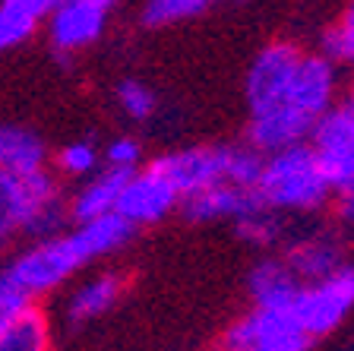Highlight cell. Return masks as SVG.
Here are the masks:
<instances>
[{
    "instance_id": "cell-25",
    "label": "cell",
    "mask_w": 354,
    "mask_h": 351,
    "mask_svg": "<svg viewBox=\"0 0 354 351\" xmlns=\"http://www.w3.org/2000/svg\"><path fill=\"white\" fill-rule=\"evenodd\" d=\"M0 3H7V7H13V10H19V13L32 16V19L41 26V22L51 16V10L57 7L60 0H0Z\"/></svg>"
},
{
    "instance_id": "cell-24",
    "label": "cell",
    "mask_w": 354,
    "mask_h": 351,
    "mask_svg": "<svg viewBox=\"0 0 354 351\" xmlns=\"http://www.w3.org/2000/svg\"><path fill=\"white\" fill-rule=\"evenodd\" d=\"M102 168L133 174L142 168V143L136 136H114L102 146Z\"/></svg>"
},
{
    "instance_id": "cell-11",
    "label": "cell",
    "mask_w": 354,
    "mask_h": 351,
    "mask_svg": "<svg viewBox=\"0 0 354 351\" xmlns=\"http://www.w3.org/2000/svg\"><path fill=\"white\" fill-rule=\"evenodd\" d=\"M127 288H130V278L120 269H102L95 276L76 282L73 291L66 294L64 300V320L80 330V326H88V323L102 320L104 314L118 307L124 300Z\"/></svg>"
},
{
    "instance_id": "cell-23",
    "label": "cell",
    "mask_w": 354,
    "mask_h": 351,
    "mask_svg": "<svg viewBox=\"0 0 354 351\" xmlns=\"http://www.w3.org/2000/svg\"><path fill=\"white\" fill-rule=\"evenodd\" d=\"M259 171H263V155L257 149H250L247 143H228V174H225V183L253 190Z\"/></svg>"
},
{
    "instance_id": "cell-12",
    "label": "cell",
    "mask_w": 354,
    "mask_h": 351,
    "mask_svg": "<svg viewBox=\"0 0 354 351\" xmlns=\"http://www.w3.org/2000/svg\"><path fill=\"white\" fill-rule=\"evenodd\" d=\"M259 197L253 190H243L234 183H215L203 193L180 199L177 213L184 215L190 225H212V222H237L247 213L259 209Z\"/></svg>"
},
{
    "instance_id": "cell-18",
    "label": "cell",
    "mask_w": 354,
    "mask_h": 351,
    "mask_svg": "<svg viewBox=\"0 0 354 351\" xmlns=\"http://www.w3.org/2000/svg\"><path fill=\"white\" fill-rule=\"evenodd\" d=\"M206 10L209 7L203 0H142L140 26L149 32L174 29V26H184L190 19H199Z\"/></svg>"
},
{
    "instance_id": "cell-17",
    "label": "cell",
    "mask_w": 354,
    "mask_h": 351,
    "mask_svg": "<svg viewBox=\"0 0 354 351\" xmlns=\"http://www.w3.org/2000/svg\"><path fill=\"white\" fill-rule=\"evenodd\" d=\"M234 234H237V241L253 250H275V247H285L288 244L285 215L272 213V209H266V206H259V209L247 213L243 219H237Z\"/></svg>"
},
{
    "instance_id": "cell-29",
    "label": "cell",
    "mask_w": 354,
    "mask_h": 351,
    "mask_svg": "<svg viewBox=\"0 0 354 351\" xmlns=\"http://www.w3.org/2000/svg\"><path fill=\"white\" fill-rule=\"evenodd\" d=\"M86 3H92V7H102V10H104V13H111V10L118 7L120 0H86Z\"/></svg>"
},
{
    "instance_id": "cell-5",
    "label": "cell",
    "mask_w": 354,
    "mask_h": 351,
    "mask_svg": "<svg viewBox=\"0 0 354 351\" xmlns=\"http://www.w3.org/2000/svg\"><path fill=\"white\" fill-rule=\"evenodd\" d=\"M354 314V263H345L332 276L307 282L297 288L288 316L297 323V330L317 342L345 326Z\"/></svg>"
},
{
    "instance_id": "cell-31",
    "label": "cell",
    "mask_w": 354,
    "mask_h": 351,
    "mask_svg": "<svg viewBox=\"0 0 354 351\" xmlns=\"http://www.w3.org/2000/svg\"><path fill=\"white\" fill-rule=\"evenodd\" d=\"M203 3H206V7H215V3H221V0H203Z\"/></svg>"
},
{
    "instance_id": "cell-19",
    "label": "cell",
    "mask_w": 354,
    "mask_h": 351,
    "mask_svg": "<svg viewBox=\"0 0 354 351\" xmlns=\"http://www.w3.org/2000/svg\"><path fill=\"white\" fill-rule=\"evenodd\" d=\"M54 168L60 171L64 177H73V181H86L92 177L95 171H102V146L95 139L80 136V139H70L66 146H60L57 152L51 155Z\"/></svg>"
},
{
    "instance_id": "cell-9",
    "label": "cell",
    "mask_w": 354,
    "mask_h": 351,
    "mask_svg": "<svg viewBox=\"0 0 354 351\" xmlns=\"http://www.w3.org/2000/svg\"><path fill=\"white\" fill-rule=\"evenodd\" d=\"M177 206H180L177 190L158 174V171H152L146 165V168L133 171V174L124 181L114 215H120L127 225H133L140 231V228L162 225L168 215L177 213Z\"/></svg>"
},
{
    "instance_id": "cell-21",
    "label": "cell",
    "mask_w": 354,
    "mask_h": 351,
    "mask_svg": "<svg viewBox=\"0 0 354 351\" xmlns=\"http://www.w3.org/2000/svg\"><path fill=\"white\" fill-rule=\"evenodd\" d=\"M319 54L332 60L335 66L354 70V0L345 7V13L332 22L319 38Z\"/></svg>"
},
{
    "instance_id": "cell-20",
    "label": "cell",
    "mask_w": 354,
    "mask_h": 351,
    "mask_svg": "<svg viewBox=\"0 0 354 351\" xmlns=\"http://www.w3.org/2000/svg\"><path fill=\"white\" fill-rule=\"evenodd\" d=\"M114 102L133 124H149L158 114V92L152 86H146L142 80H136V76H127L114 86Z\"/></svg>"
},
{
    "instance_id": "cell-22",
    "label": "cell",
    "mask_w": 354,
    "mask_h": 351,
    "mask_svg": "<svg viewBox=\"0 0 354 351\" xmlns=\"http://www.w3.org/2000/svg\"><path fill=\"white\" fill-rule=\"evenodd\" d=\"M38 29L41 26L32 16L19 13V10L7 7V3H0V57L19 51L22 44H29Z\"/></svg>"
},
{
    "instance_id": "cell-4",
    "label": "cell",
    "mask_w": 354,
    "mask_h": 351,
    "mask_svg": "<svg viewBox=\"0 0 354 351\" xmlns=\"http://www.w3.org/2000/svg\"><path fill=\"white\" fill-rule=\"evenodd\" d=\"M66 199L51 168L35 174L0 171V244L51 237L66 225Z\"/></svg>"
},
{
    "instance_id": "cell-14",
    "label": "cell",
    "mask_w": 354,
    "mask_h": 351,
    "mask_svg": "<svg viewBox=\"0 0 354 351\" xmlns=\"http://www.w3.org/2000/svg\"><path fill=\"white\" fill-rule=\"evenodd\" d=\"M130 174H120V171H95L92 177L76 187V193L66 199V219L73 225H86V222L104 219V215H114L120 199V187Z\"/></svg>"
},
{
    "instance_id": "cell-10",
    "label": "cell",
    "mask_w": 354,
    "mask_h": 351,
    "mask_svg": "<svg viewBox=\"0 0 354 351\" xmlns=\"http://www.w3.org/2000/svg\"><path fill=\"white\" fill-rule=\"evenodd\" d=\"M281 260L297 276V282L307 285V282L332 276L335 269H342L348 263L345 237L339 231H329V228L297 234V237H288Z\"/></svg>"
},
{
    "instance_id": "cell-15",
    "label": "cell",
    "mask_w": 354,
    "mask_h": 351,
    "mask_svg": "<svg viewBox=\"0 0 354 351\" xmlns=\"http://www.w3.org/2000/svg\"><path fill=\"white\" fill-rule=\"evenodd\" d=\"M44 168H51L48 143L32 127L0 124V171L35 174V171H44Z\"/></svg>"
},
{
    "instance_id": "cell-27",
    "label": "cell",
    "mask_w": 354,
    "mask_h": 351,
    "mask_svg": "<svg viewBox=\"0 0 354 351\" xmlns=\"http://www.w3.org/2000/svg\"><path fill=\"white\" fill-rule=\"evenodd\" d=\"M26 307H32V304H26V300L16 298V294L7 291V288H0V330H3V326H7V323Z\"/></svg>"
},
{
    "instance_id": "cell-8",
    "label": "cell",
    "mask_w": 354,
    "mask_h": 351,
    "mask_svg": "<svg viewBox=\"0 0 354 351\" xmlns=\"http://www.w3.org/2000/svg\"><path fill=\"white\" fill-rule=\"evenodd\" d=\"M108 19L111 13H104L102 7H92L86 0H60L41 26L54 57L64 66H70L73 57H80L82 51L102 42L108 32Z\"/></svg>"
},
{
    "instance_id": "cell-28",
    "label": "cell",
    "mask_w": 354,
    "mask_h": 351,
    "mask_svg": "<svg viewBox=\"0 0 354 351\" xmlns=\"http://www.w3.org/2000/svg\"><path fill=\"white\" fill-rule=\"evenodd\" d=\"M335 213L345 225H354V193H345V197H335Z\"/></svg>"
},
{
    "instance_id": "cell-30",
    "label": "cell",
    "mask_w": 354,
    "mask_h": 351,
    "mask_svg": "<svg viewBox=\"0 0 354 351\" xmlns=\"http://www.w3.org/2000/svg\"><path fill=\"white\" fill-rule=\"evenodd\" d=\"M342 105H345V108L354 114V82H351V86H348V92H345V98H342Z\"/></svg>"
},
{
    "instance_id": "cell-16",
    "label": "cell",
    "mask_w": 354,
    "mask_h": 351,
    "mask_svg": "<svg viewBox=\"0 0 354 351\" xmlns=\"http://www.w3.org/2000/svg\"><path fill=\"white\" fill-rule=\"evenodd\" d=\"M51 348H54L51 320L38 304L19 310L0 330V351H51Z\"/></svg>"
},
{
    "instance_id": "cell-26",
    "label": "cell",
    "mask_w": 354,
    "mask_h": 351,
    "mask_svg": "<svg viewBox=\"0 0 354 351\" xmlns=\"http://www.w3.org/2000/svg\"><path fill=\"white\" fill-rule=\"evenodd\" d=\"M313 342L307 336H297V339H281V342H266V345H250V348H241V351H310Z\"/></svg>"
},
{
    "instance_id": "cell-3",
    "label": "cell",
    "mask_w": 354,
    "mask_h": 351,
    "mask_svg": "<svg viewBox=\"0 0 354 351\" xmlns=\"http://www.w3.org/2000/svg\"><path fill=\"white\" fill-rule=\"evenodd\" d=\"M253 193L279 215H313L332 203V187L310 143L263 155V171Z\"/></svg>"
},
{
    "instance_id": "cell-7",
    "label": "cell",
    "mask_w": 354,
    "mask_h": 351,
    "mask_svg": "<svg viewBox=\"0 0 354 351\" xmlns=\"http://www.w3.org/2000/svg\"><path fill=\"white\" fill-rule=\"evenodd\" d=\"M310 149L317 152L319 168L332 187V197L354 193V114L345 105H335L329 114L313 127Z\"/></svg>"
},
{
    "instance_id": "cell-13",
    "label": "cell",
    "mask_w": 354,
    "mask_h": 351,
    "mask_svg": "<svg viewBox=\"0 0 354 351\" xmlns=\"http://www.w3.org/2000/svg\"><path fill=\"white\" fill-rule=\"evenodd\" d=\"M297 288H301V282L285 266L281 256H259L250 266V272H247V294H250L253 307L288 310Z\"/></svg>"
},
{
    "instance_id": "cell-6",
    "label": "cell",
    "mask_w": 354,
    "mask_h": 351,
    "mask_svg": "<svg viewBox=\"0 0 354 351\" xmlns=\"http://www.w3.org/2000/svg\"><path fill=\"white\" fill-rule=\"evenodd\" d=\"M149 168L158 171L165 181L177 190V197L187 199L193 193H203L215 183H225L228 174V143H199V146H184L162 152L149 161Z\"/></svg>"
},
{
    "instance_id": "cell-2",
    "label": "cell",
    "mask_w": 354,
    "mask_h": 351,
    "mask_svg": "<svg viewBox=\"0 0 354 351\" xmlns=\"http://www.w3.org/2000/svg\"><path fill=\"white\" fill-rule=\"evenodd\" d=\"M342 102V73L319 51H304L295 73L263 108L250 111L247 146L259 155L307 143L313 127Z\"/></svg>"
},
{
    "instance_id": "cell-1",
    "label": "cell",
    "mask_w": 354,
    "mask_h": 351,
    "mask_svg": "<svg viewBox=\"0 0 354 351\" xmlns=\"http://www.w3.org/2000/svg\"><path fill=\"white\" fill-rule=\"evenodd\" d=\"M133 237H136V228L127 225L120 215H104L86 225H73L70 231L32 241L26 250L10 256L7 266L0 269V288L13 291L26 304H38L41 298L64 288L66 282H73L92 263L120 253Z\"/></svg>"
}]
</instances>
